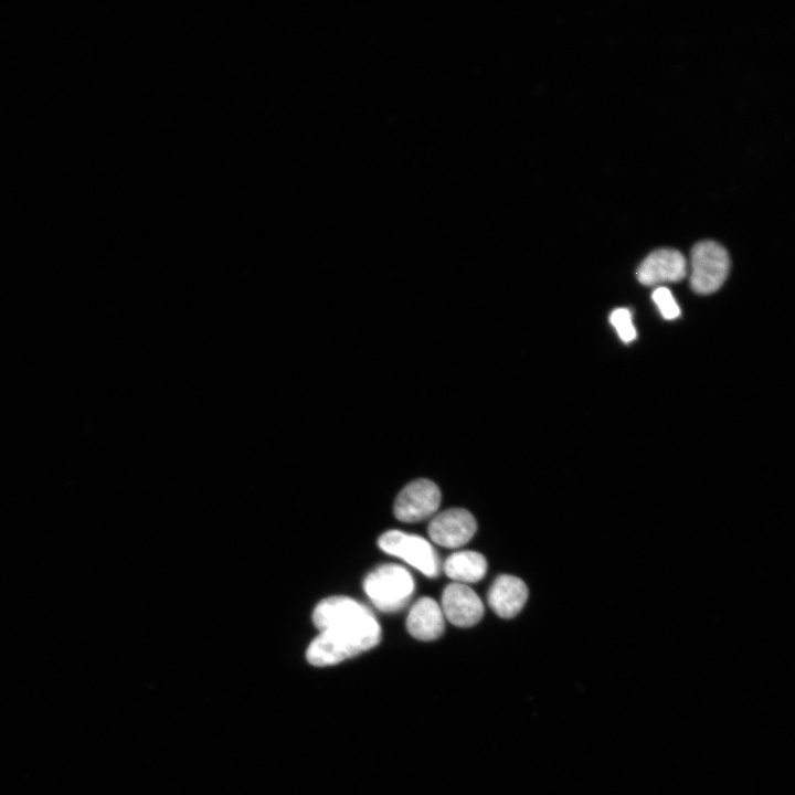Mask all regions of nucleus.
Here are the masks:
<instances>
[{"mask_svg": "<svg viewBox=\"0 0 795 795\" xmlns=\"http://www.w3.org/2000/svg\"><path fill=\"white\" fill-rule=\"evenodd\" d=\"M312 622L319 634L311 640L306 658L309 664L326 667L339 664L375 647L381 626L362 603L348 596H331L317 604Z\"/></svg>", "mask_w": 795, "mask_h": 795, "instance_id": "f257e3e1", "label": "nucleus"}, {"mask_svg": "<svg viewBox=\"0 0 795 795\" xmlns=\"http://www.w3.org/2000/svg\"><path fill=\"white\" fill-rule=\"evenodd\" d=\"M414 587L410 572L398 564L380 565L363 581V590L372 604L385 613L401 611L409 603Z\"/></svg>", "mask_w": 795, "mask_h": 795, "instance_id": "f03ea898", "label": "nucleus"}, {"mask_svg": "<svg viewBox=\"0 0 795 795\" xmlns=\"http://www.w3.org/2000/svg\"><path fill=\"white\" fill-rule=\"evenodd\" d=\"M690 267V285L693 292L701 295L714 293L729 274V253L713 240L700 241L691 250Z\"/></svg>", "mask_w": 795, "mask_h": 795, "instance_id": "7ed1b4c3", "label": "nucleus"}, {"mask_svg": "<svg viewBox=\"0 0 795 795\" xmlns=\"http://www.w3.org/2000/svg\"><path fill=\"white\" fill-rule=\"evenodd\" d=\"M382 551L404 560L428 577H436L441 571V562L434 548L424 538L389 530L378 540Z\"/></svg>", "mask_w": 795, "mask_h": 795, "instance_id": "20e7f679", "label": "nucleus"}, {"mask_svg": "<svg viewBox=\"0 0 795 795\" xmlns=\"http://www.w3.org/2000/svg\"><path fill=\"white\" fill-rule=\"evenodd\" d=\"M441 491L428 479L406 485L394 502V516L402 522H418L431 517L439 507Z\"/></svg>", "mask_w": 795, "mask_h": 795, "instance_id": "39448f33", "label": "nucleus"}, {"mask_svg": "<svg viewBox=\"0 0 795 795\" xmlns=\"http://www.w3.org/2000/svg\"><path fill=\"white\" fill-rule=\"evenodd\" d=\"M474 516L462 508H451L436 515L428 524L430 538L444 548H459L475 534Z\"/></svg>", "mask_w": 795, "mask_h": 795, "instance_id": "423d86ee", "label": "nucleus"}, {"mask_svg": "<svg viewBox=\"0 0 795 795\" xmlns=\"http://www.w3.org/2000/svg\"><path fill=\"white\" fill-rule=\"evenodd\" d=\"M687 275V261L675 248L661 247L649 253L639 264L636 276L644 285L679 282Z\"/></svg>", "mask_w": 795, "mask_h": 795, "instance_id": "0eeeda50", "label": "nucleus"}, {"mask_svg": "<svg viewBox=\"0 0 795 795\" xmlns=\"http://www.w3.org/2000/svg\"><path fill=\"white\" fill-rule=\"evenodd\" d=\"M442 612L453 625L470 627L484 615V604L479 596L466 584L451 583L442 594Z\"/></svg>", "mask_w": 795, "mask_h": 795, "instance_id": "6e6552de", "label": "nucleus"}, {"mask_svg": "<svg viewBox=\"0 0 795 795\" xmlns=\"http://www.w3.org/2000/svg\"><path fill=\"white\" fill-rule=\"evenodd\" d=\"M527 598V585L513 575H499L488 591V604L501 618L515 617L522 610Z\"/></svg>", "mask_w": 795, "mask_h": 795, "instance_id": "1a4fd4ad", "label": "nucleus"}, {"mask_svg": "<svg viewBox=\"0 0 795 795\" xmlns=\"http://www.w3.org/2000/svg\"><path fill=\"white\" fill-rule=\"evenodd\" d=\"M405 624L414 638L425 642L438 638L445 629L442 608L431 597H421L412 605Z\"/></svg>", "mask_w": 795, "mask_h": 795, "instance_id": "9d476101", "label": "nucleus"}, {"mask_svg": "<svg viewBox=\"0 0 795 795\" xmlns=\"http://www.w3.org/2000/svg\"><path fill=\"white\" fill-rule=\"evenodd\" d=\"M443 569L455 583H475L485 576L487 561L476 551H458L445 560Z\"/></svg>", "mask_w": 795, "mask_h": 795, "instance_id": "9b49d317", "label": "nucleus"}, {"mask_svg": "<svg viewBox=\"0 0 795 795\" xmlns=\"http://www.w3.org/2000/svg\"><path fill=\"white\" fill-rule=\"evenodd\" d=\"M610 321L624 342L636 338V330L632 321V314L627 308H616L610 316Z\"/></svg>", "mask_w": 795, "mask_h": 795, "instance_id": "f8f14e48", "label": "nucleus"}, {"mask_svg": "<svg viewBox=\"0 0 795 795\" xmlns=\"http://www.w3.org/2000/svg\"><path fill=\"white\" fill-rule=\"evenodd\" d=\"M651 297L665 319H676L680 315V308L668 288L657 287Z\"/></svg>", "mask_w": 795, "mask_h": 795, "instance_id": "ddd939ff", "label": "nucleus"}]
</instances>
